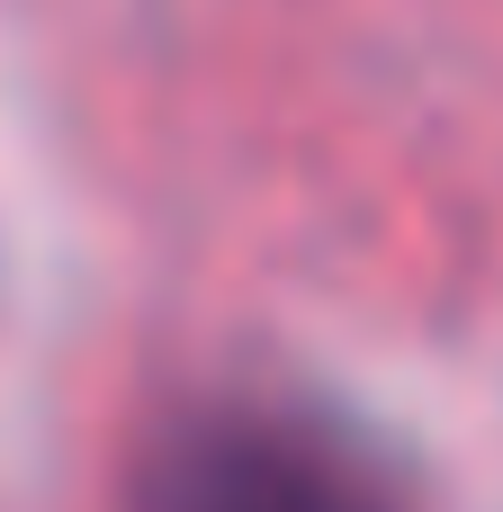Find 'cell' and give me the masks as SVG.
I'll list each match as a JSON object with an SVG mask.
<instances>
[{
    "label": "cell",
    "mask_w": 503,
    "mask_h": 512,
    "mask_svg": "<svg viewBox=\"0 0 503 512\" xmlns=\"http://www.w3.org/2000/svg\"><path fill=\"white\" fill-rule=\"evenodd\" d=\"M135 512H414L405 477L324 405L297 396H198L180 405L144 468Z\"/></svg>",
    "instance_id": "cell-1"
}]
</instances>
